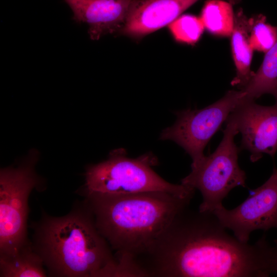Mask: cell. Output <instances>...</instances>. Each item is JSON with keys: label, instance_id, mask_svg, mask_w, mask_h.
Masks as SVG:
<instances>
[{"label": "cell", "instance_id": "1", "mask_svg": "<svg viewBox=\"0 0 277 277\" xmlns=\"http://www.w3.org/2000/svg\"><path fill=\"white\" fill-rule=\"evenodd\" d=\"M184 208L135 261L140 276L266 277L270 247L228 233L212 212Z\"/></svg>", "mask_w": 277, "mask_h": 277}, {"label": "cell", "instance_id": "2", "mask_svg": "<svg viewBox=\"0 0 277 277\" xmlns=\"http://www.w3.org/2000/svg\"><path fill=\"white\" fill-rule=\"evenodd\" d=\"M87 193L96 228L115 251L122 276H136V260L192 199L163 191Z\"/></svg>", "mask_w": 277, "mask_h": 277}, {"label": "cell", "instance_id": "3", "mask_svg": "<svg viewBox=\"0 0 277 277\" xmlns=\"http://www.w3.org/2000/svg\"><path fill=\"white\" fill-rule=\"evenodd\" d=\"M38 230V254L55 274L121 276L116 259L97 230L90 209L88 213L49 217Z\"/></svg>", "mask_w": 277, "mask_h": 277}, {"label": "cell", "instance_id": "4", "mask_svg": "<svg viewBox=\"0 0 277 277\" xmlns=\"http://www.w3.org/2000/svg\"><path fill=\"white\" fill-rule=\"evenodd\" d=\"M156 159L150 153L132 159L123 148L111 151L107 160L89 166L86 172L87 192L109 194L149 191L169 192L182 198L193 197L195 189L173 184L159 175L152 167Z\"/></svg>", "mask_w": 277, "mask_h": 277}, {"label": "cell", "instance_id": "5", "mask_svg": "<svg viewBox=\"0 0 277 277\" xmlns=\"http://www.w3.org/2000/svg\"><path fill=\"white\" fill-rule=\"evenodd\" d=\"M223 137L215 150L191 166L190 173L181 184L199 190L203 201L201 212H212L223 206L222 202L231 190L237 186L246 187V175L238 163L240 148L234 142L239 133L234 122L228 117Z\"/></svg>", "mask_w": 277, "mask_h": 277}, {"label": "cell", "instance_id": "6", "mask_svg": "<svg viewBox=\"0 0 277 277\" xmlns=\"http://www.w3.org/2000/svg\"><path fill=\"white\" fill-rule=\"evenodd\" d=\"M36 160L34 152L25 165L17 168L1 170V255L15 252L27 242L28 199L38 183L33 169Z\"/></svg>", "mask_w": 277, "mask_h": 277}, {"label": "cell", "instance_id": "7", "mask_svg": "<svg viewBox=\"0 0 277 277\" xmlns=\"http://www.w3.org/2000/svg\"><path fill=\"white\" fill-rule=\"evenodd\" d=\"M245 95L242 90H230L203 109L175 112V122L162 131L160 138L174 142L191 156V166L196 165L204 157V149L212 136L243 101Z\"/></svg>", "mask_w": 277, "mask_h": 277}, {"label": "cell", "instance_id": "8", "mask_svg": "<svg viewBox=\"0 0 277 277\" xmlns=\"http://www.w3.org/2000/svg\"><path fill=\"white\" fill-rule=\"evenodd\" d=\"M221 224L243 243H248L252 231L277 228V169L253 190L241 204L228 210L223 206L212 212Z\"/></svg>", "mask_w": 277, "mask_h": 277}, {"label": "cell", "instance_id": "9", "mask_svg": "<svg viewBox=\"0 0 277 277\" xmlns=\"http://www.w3.org/2000/svg\"><path fill=\"white\" fill-rule=\"evenodd\" d=\"M270 106L244 101L229 114L242 135L240 149L250 153L251 162L262 158L263 153L273 157L277 151V96Z\"/></svg>", "mask_w": 277, "mask_h": 277}, {"label": "cell", "instance_id": "10", "mask_svg": "<svg viewBox=\"0 0 277 277\" xmlns=\"http://www.w3.org/2000/svg\"><path fill=\"white\" fill-rule=\"evenodd\" d=\"M199 0H132L121 34L141 39L169 26Z\"/></svg>", "mask_w": 277, "mask_h": 277}, {"label": "cell", "instance_id": "11", "mask_svg": "<svg viewBox=\"0 0 277 277\" xmlns=\"http://www.w3.org/2000/svg\"><path fill=\"white\" fill-rule=\"evenodd\" d=\"M71 9L73 19L89 26L91 39L120 31L132 0H64Z\"/></svg>", "mask_w": 277, "mask_h": 277}, {"label": "cell", "instance_id": "12", "mask_svg": "<svg viewBox=\"0 0 277 277\" xmlns=\"http://www.w3.org/2000/svg\"><path fill=\"white\" fill-rule=\"evenodd\" d=\"M250 22L242 9L234 14L231 45L233 61L236 67V75L231 84L240 90L249 83L254 72L251 70L253 49L250 43Z\"/></svg>", "mask_w": 277, "mask_h": 277}, {"label": "cell", "instance_id": "13", "mask_svg": "<svg viewBox=\"0 0 277 277\" xmlns=\"http://www.w3.org/2000/svg\"><path fill=\"white\" fill-rule=\"evenodd\" d=\"M43 262L41 256L33 251L26 243L15 252L1 255V276H46Z\"/></svg>", "mask_w": 277, "mask_h": 277}, {"label": "cell", "instance_id": "14", "mask_svg": "<svg viewBox=\"0 0 277 277\" xmlns=\"http://www.w3.org/2000/svg\"><path fill=\"white\" fill-rule=\"evenodd\" d=\"M242 90L244 101H254L264 94L277 96V41L266 52L263 62Z\"/></svg>", "mask_w": 277, "mask_h": 277}, {"label": "cell", "instance_id": "15", "mask_svg": "<svg viewBox=\"0 0 277 277\" xmlns=\"http://www.w3.org/2000/svg\"><path fill=\"white\" fill-rule=\"evenodd\" d=\"M200 19L211 33L223 36L231 35L234 14L231 5L222 0H209L202 10Z\"/></svg>", "mask_w": 277, "mask_h": 277}, {"label": "cell", "instance_id": "16", "mask_svg": "<svg viewBox=\"0 0 277 277\" xmlns=\"http://www.w3.org/2000/svg\"><path fill=\"white\" fill-rule=\"evenodd\" d=\"M204 28L200 18L190 14L180 15L168 26L170 34L176 42L190 45L200 39Z\"/></svg>", "mask_w": 277, "mask_h": 277}, {"label": "cell", "instance_id": "17", "mask_svg": "<svg viewBox=\"0 0 277 277\" xmlns=\"http://www.w3.org/2000/svg\"><path fill=\"white\" fill-rule=\"evenodd\" d=\"M250 43L254 50L266 53L277 41V27L266 22V17L259 14L250 18Z\"/></svg>", "mask_w": 277, "mask_h": 277}, {"label": "cell", "instance_id": "18", "mask_svg": "<svg viewBox=\"0 0 277 277\" xmlns=\"http://www.w3.org/2000/svg\"><path fill=\"white\" fill-rule=\"evenodd\" d=\"M269 270L270 274L277 273V240L275 245L270 246L269 254Z\"/></svg>", "mask_w": 277, "mask_h": 277}]
</instances>
